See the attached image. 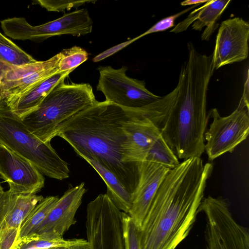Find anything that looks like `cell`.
I'll return each mask as SVG.
<instances>
[{"label": "cell", "instance_id": "5", "mask_svg": "<svg viewBox=\"0 0 249 249\" xmlns=\"http://www.w3.org/2000/svg\"><path fill=\"white\" fill-rule=\"evenodd\" d=\"M0 143L28 160L43 175L58 180L69 177L68 163L50 142H44L33 134L1 98Z\"/></svg>", "mask_w": 249, "mask_h": 249}, {"label": "cell", "instance_id": "38", "mask_svg": "<svg viewBox=\"0 0 249 249\" xmlns=\"http://www.w3.org/2000/svg\"><path fill=\"white\" fill-rule=\"evenodd\" d=\"M53 248H52V249H53Z\"/></svg>", "mask_w": 249, "mask_h": 249}, {"label": "cell", "instance_id": "7", "mask_svg": "<svg viewBox=\"0 0 249 249\" xmlns=\"http://www.w3.org/2000/svg\"><path fill=\"white\" fill-rule=\"evenodd\" d=\"M122 215L106 194L88 204L86 229L90 249H124Z\"/></svg>", "mask_w": 249, "mask_h": 249}, {"label": "cell", "instance_id": "2", "mask_svg": "<svg viewBox=\"0 0 249 249\" xmlns=\"http://www.w3.org/2000/svg\"><path fill=\"white\" fill-rule=\"evenodd\" d=\"M128 111L107 101H97L67 120L55 136L66 141L80 157L91 158L112 172L131 194L139 179L138 162L122 161V123Z\"/></svg>", "mask_w": 249, "mask_h": 249}, {"label": "cell", "instance_id": "17", "mask_svg": "<svg viewBox=\"0 0 249 249\" xmlns=\"http://www.w3.org/2000/svg\"><path fill=\"white\" fill-rule=\"evenodd\" d=\"M230 2L231 0H208L201 7L191 12L183 21L177 24L170 32L179 33L184 32L193 23L192 29L196 31H201L206 27L202 34L201 39L208 40L217 28V21Z\"/></svg>", "mask_w": 249, "mask_h": 249}, {"label": "cell", "instance_id": "3", "mask_svg": "<svg viewBox=\"0 0 249 249\" xmlns=\"http://www.w3.org/2000/svg\"><path fill=\"white\" fill-rule=\"evenodd\" d=\"M188 57L181 67L177 95L160 134L178 159L200 158L208 120L207 96L213 73L212 55L199 53L187 44Z\"/></svg>", "mask_w": 249, "mask_h": 249}, {"label": "cell", "instance_id": "33", "mask_svg": "<svg viewBox=\"0 0 249 249\" xmlns=\"http://www.w3.org/2000/svg\"><path fill=\"white\" fill-rule=\"evenodd\" d=\"M4 193V191L3 190V189L0 183V207Z\"/></svg>", "mask_w": 249, "mask_h": 249}, {"label": "cell", "instance_id": "32", "mask_svg": "<svg viewBox=\"0 0 249 249\" xmlns=\"http://www.w3.org/2000/svg\"><path fill=\"white\" fill-rule=\"evenodd\" d=\"M70 248V249H90L88 242L84 244L74 245Z\"/></svg>", "mask_w": 249, "mask_h": 249}, {"label": "cell", "instance_id": "13", "mask_svg": "<svg viewBox=\"0 0 249 249\" xmlns=\"http://www.w3.org/2000/svg\"><path fill=\"white\" fill-rule=\"evenodd\" d=\"M60 53L45 61L14 66L2 75L0 98L10 99L22 95L39 83L58 73Z\"/></svg>", "mask_w": 249, "mask_h": 249}, {"label": "cell", "instance_id": "31", "mask_svg": "<svg viewBox=\"0 0 249 249\" xmlns=\"http://www.w3.org/2000/svg\"><path fill=\"white\" fill-rule=\"evenodd\" d=\"M14 66L3 60H0V72L3 74L6 71Z\"/></svg>", "mask_w": 249, "mask_h": 249}, {"label": "cell", "instance_id": "27", "mask_svg": "<svg viewBox=\"0 0 249 249\" xmlns=\"http://www.w3.org/2000/svg\"><path fill=\"white\" fill-rule=\"evenodd\" d=\"M18 229L4 228L0 230V249H14L17 241Z\"/></svg>", "mask_w": 249, "mask_h": 249}, {"label": "cell", "instance_id": "12", "mask_svg": "<svg viewBox=\"0 0 249 249\" xmlns=\"http://www.w3.org/2000/svg\"><path fill=\"white\" fill-rule=\"evenodd\" d=\"M0 176L14 194L36 195L44 186L43 175L33 164L1 143Z\"/></svg>", "mask_w": 249, "mask_h": 249}, {"label": "cell", "instance_id": "18", "mask_svg": "<svg viewBox=\"0 0 249 249\" xmlns=\"http://www.w3.org/2000/svg\"><path fill=\"white\" fill-rule=\"evenodd\" d=\"M43 198L36 194L18 195L4 191L0 207V230L19 229L23 220Z\"/></svg>", "mask_w": 249, "mask_h": 249}, {"label": "cell", "instance_id": "35", "mask_svg": "<svg viewBox=\"0 0 249 249\" xmlns=\"http://www.w3.org/2000/svg\"><path fill=\"white\" fill-rule=\"evenodd\" d=\"M2 75H3V74L0 72V86L1 82H2Z\"/></svg>", "mask_w": 249, "mask_h": 249}, {"label": "cell", "instance_id": "10", "mask_svg": "<svg viewBox=\"0 0 249 249\" xmlns=\"http://www.w3.org/2000/svg\"><path fill=\"white\" fill-rule=\"evenodd\" d=\"M127 111V117L122 123L125 137L122 145V161L126 163L145 161L152 146L161 136L160 129L151 120L154 115L152 110Z\"/></svg>", "mask_w": 249, "mask_h": 249}, {"label": "cell", "instance_id": "29", "mask_svg": "<svg viewBox=\"0 0 249 249\" xmlns=\"http://www.w3.org/2000/svg\"><path fill=\"white\" fill-rule=\"evenodd\" d=\"M239 103L243 105L248 109L249 108V72L247 71L246 81L244 84V90L242 97L239 102Z\"/></svg>", "mask_w": 249, "mask_h": 249}, {"label": "cell", "instance_id": "25", "mask_svg": "<svg viewBox=\"0 0 249 249\" xmlns=\"http://www.w3.org/2000/svg\"><path fill=\"white\" fill-rule=\"evenodd\" d=\"M124 249H142L140 231L130 216L123 212Z\"/></svg>", "mask_w": 249, "mask_h": 249}, {"label": "cell", "instance_id": "34", "mask_svg": "<svg viewBox=\"0 0 249 249\" xmlns=\"http://www.w3.org/2000/svg\"><path fill=\"white\" fill-rule=\"evenodd\" d=\"M53 249H70V248H67V247H61L54 248Z\"/></svg>", "mask_w": 249, "mask_h": 249}, {"label": "cell", "instance_id": "23", "mask_svg": "<svg viewBox=\"0 0 249 249\" xmlns=\"http://www.w3.org/2000/svg\"><path fill=\"white\" fill-rule=\"evenodd\" d=\"M0 60L14 66L37 61L7 37L0 38Z\"/></svg>", "mask_w": 249, "mask_h": 249}, {"label": "cell", "instance_id": "4", "mask_svg": "<svg viewBox=\"0 0 249 249\" xmlns=\"http://www.w3.org/2000/svg\"><path fill=\"white\" fill-rule=\"evenodd\" d=\"M97 101L89 83L56 86L34 111L20 119L28 129L44 142H50L62 123Z\"/></svg>", "mask_w": 249, "mask_h": 249}, {"label": "cell", "instance_id": "20", "mask_svg": "<svg viewBox=\"0 0 249 249\" xmlns=\"http://www.w3.org/2000/svg\"><path fill=\"white\" fill-rule=\"evenodd\" d=\"M104 180L107 187L106 195L121 211L128 214L132 203V194L121 184L117 177L96 160L84 157Z\"/></svg>", "mask_w": 249, "mask_h": 249}, {"label": "cell", "instance_id": "16", "mask_svg": "<svg viewBox=\"0 0 249 249\" xmlns=\"http://www.w3.org/2000/svg\"><path fill=\"white\" fill-rule=\"evenodd\" d=\"M92 25L93 22L88 10L81 9L39 25L28 24L26 33L28 38L33 41L43 40L63 35L80 36L90 33Z\"/></svg>", "mask_w": 249, "mask_h": 249}, {"label": "cell", "instance_id": "21", "mask_svg": "<svg viewBox=\"0 0 249 249\" xmlns=\"http://www.w3.org/2000/svg\"><path fill=\"white\" fill-rule=\"evenodd\" d=\"M58 199L56 196H47L43 198L35 207L21 223L18 229L17 241L30 235L35 231L46 218Z\"/></svg>", "mask_w": 249, "mask_h": 249}, {"label": "cell", "instance_id": "9", "mask_svg": "<svg viewBox=\"0 0 249 249\" xmlns=\"http://www.w3.org/2000/svg\"><path fill=\"white\" fill-rule=\"evenodd\" d=\"M208 116L213 118V122L204 135L207 141L205 151L208 160L213 161L225 153H232L247 139L249 132V110L239 103L227 116H221L215 108L210 110Z\"/></svg>", "mask_w": 249, "mask_h": 249}, {"label": "cell", "instance_id": "6", "mask_svg": "<svg viewBox=\"0 0 249 249\" xmlns=\"http://www.w3.org/2000/svg\"><path fill=\"white\" fill-rule=\"evenodd\" d=\"M198 212L206 219L205 249H249V230L234 219L225 199L203 198Z\"/></svg>", "mask_w": 249, "mask_h": 249}, {"label": "cell", "instance_id": "30", "mask_svg": "<svg viewBox=\"0 0 249 249\" xmlns=\"http://www.w3.org/2000/svg\"><path fill=\"white\" fill-rule=\"evenodd\" d=\"M208 0H187L182 1L180 3V5L182 6L186 5H195L197 4H201L207 2Z\"/></svg>", "mask_w": 249, "mask_h": 249}, {"label": "cell", "instance_id": "14", "mask_svg": "<svg viewBox=\"0 0 249 249\" xmlns=\"http://www.w3.org/2000/svg\"><path fill=\"white\" fill-rule=\"evenodd\" d=\"M86 192L84 182L68 189L31 234H40L51 239L63 238L65 233L76 222L75 214Z\"/></svg>", "mask_w": 249, "mask_h": 249}, {"label": "cell", "instance_id": "11", "mask_svg": "<svg viewBox=\"0 0 249 249\" xmlns=\"http://www.w3.org/2000/svg\"><path fill=\"white\" fill-rule=\"evenodd\" d=\"M249 24L239 17L223 21L216 35L212 55L214 70L241 62L249 54Z\"/></svg>", "mask_w": 249, "mask_h": 249}, {"label": "cell", "instance_id": "15", "mask_svg": "<svg viewBox=\"0 0 249 249\" xmlns=\"http://www.w3.org/2000/svg\"><path fill=\"white\" fill-rule=\"evenodd\" d=\"M138 182L128 214L140 230L155 196L171 169L149 161L138 162Z\"/></svg>", "mask_w": 249, "mask_h": 249}, {"label": "cell", "instance_id": "24", "mask_svg": "<svg viewBox=\"0 0 249 249\" xmlns=\"http://www.w3.org/2000/svg\"><path fill=\"white\" fill-rule=\"evenodd\" d=\"M60 53L61 57L57 65L59 72L72 71L88 59V53L79 46L64 49Z\"/></svg>", "mask_w": 249, "mask_h": 249}, {"label": "cell", "instance_id": "8", "mask_svg": "<svg viewBox=\"0 0 249 249\" xmlns=\"http://www.w3.org/2000/svg\"><path fill=\"white\" fill-rule=\"evenodd\" d=\"M97 90L102 92L106 101L127 110L141 109L161 98L150 92L144 81L128 77L127 68L114 69L101 66Z\"/></svg>", "mask_w": 249, "mask_h": 249}, {"label": "cell", "instance_id": "36", "mask_svg": "<svg viewBox=\"0 0 249 249\" xmlns=\"http://www.w3.org/2000/svg\"><path fill=\"white\" fill-rule=\"evenodd\" d=\"M6 37L4 36L3 34H2L0 32V38H6Z\"/></svg>", "mask_w": 249, "mask_h": 249}, {"label": "cell", "instance_id": "22", "mask_svg": "<svg viewBox=\"0 0 249 249\" xmlns=\"http://www.w3.org/2000/svg\"><path fill=\"white\" fill-rule=\"evenodd\" d=\"M87 240L73 238L51 239L40 235L32 234L18 241L14 249H50L57 247H70L87 243Z\"/></svg>", "mask_w": 249, "mask_h": 249}, {"label": "cell", "instance_id": "1", "mask_svg": "<svg viewBox=\"0 0 249 249\" xmlns=\"http://www.w3.org/2000/svg\"><path fill=\"white\" fill-rule=\"evenodd\" d=\"M213 169L212 163L195 157L169 171L140 230L142 249H175L187 237Z\"/></svg>", "mask_w": 249, "mask_h": 249}, {"label": "cell", "instance_id": "28", "mask_svg": "<svg viewBox=\"0 0 249 249\" xmlns=\"http://www.w3.org/2000/svg\"><path fill=\"white\" fill-rule=\"evenodd\" d=\"M136 38V37L133 38L131 40H129L127 41H126L125 42H124L119 45H118L116 46H114V47L107 50L106 51L104 52V53H100V54L97 55L93 58V61L94 62H98V61H100L103 59H105V58L108 56L109 55H112V54L116 53L118 50L122 49V48H124L125 46H127L128 45L131 44L133 42L136 41L137 39V38Z\"/></svg>", "mask_w": 249, "mask_h": 249}, {"label": "cell", "instance_id": "37", "mask_svg": "<svg viewBox=\"0 0 249 249\" xmlns=\"http://www.w3.org/2000/svg\"><path fill=\"white\" fill-rule=\"evenodd\" d=\"M0 178H1V176H0Z\"/></svg>", "mask_w": 249, "mask_h": 249}, {"label": "cell", "instance_id": "19", "mask_svg": "<svg viewBox=\"0 0 249 249\" xmlns=\"http://www.w3.org/2000/svg\"><path fill=\"white\" fill-rule=\"evenodd\" d=\"M71 71L55 73L18 97L5 99L11 110L20 119L35 110L56 86L64 81Z\"/></svg>", "mask_w": 249, "mask_h": 249}, {"label": "cell", "instance_id": "26", "mask_svg": "<svg viewBox=\"0 0 249 249\" xmlns=\"http://www.w3.org/2000/svg\"><path fill=\"white\" fill-rule=\"evenodd\" d=\"M95 2L92 0H36L33 1V4H37L49 11L62 12L69 10L73 7H78L86 2Z\"/></svg>", "mask_w": 249, "mask_h": 249}]
</instances>
